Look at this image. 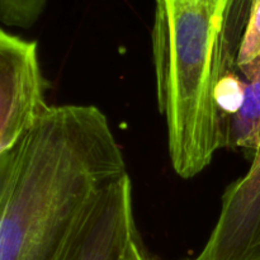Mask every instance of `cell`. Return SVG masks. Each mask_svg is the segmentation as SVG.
I'll list each match as a JSON object with an SVG mask.
<instances>
[{
  "label": "cell",
  "instance_id": "obj_1",
  "mask_svg": "<svg viewBox=\"0 0 260 260\" xmlns=\"http://www.w3.org/2000/svg\"><path fill=\"white\" fill-rule=\"evenodd\" d=\"M126 174L101 109L51 106L0 154V260H62L107 190Z\"/></svg>",
  "mask_w": 260,
  "mask_h": 260
},
{
  "label": "cell",
  "instance_id": "obj_2",
  "mask_svg": "<svg viewBox=\"0 0 260 260\" xmlns=\"http://www.w3.org/2000/svg\"><path fill=\"white\" fill-rule=\"evenodd\" d=\"M251 2L155 0L157 107L167 121L172 165L183 179L197 177L226 145L215 90L223 74L239 70Z\"/></svg>",
  "mask_w": 260,
  "mask_h": 260
},
{
  "label": "cell",
  "instance_id": "obj_3",
  "mask_svg": "<svg viewBox=\"0 0 260 260\" xmlns=\"http://www.w3.org/2000/svg\"><path fill=\"white\" fill-rule=\"evenodd\" d=\"M47 88L37 42L0 30V154L12 149L47 112Z\"/></svg>",
  "mask_w": 260,
  "mask_h": 260
},
{
  "label": "cell",
  "instance_id": "obj_4",
  "mask_svg": "<svg viewBox=\"0 0 260 260\" xmlns=\"http://www.w3.org/2000/svg\"><path fill=\"white\" fill-rule=\"evenodd\" d=\"M139 243L132 182L126 174L107 190L62 260H124Z\"/></svg>",
  "mask_w": 260,
  "mask_h": 260
},
{
  "label": "cell",
  "instance_id": "obj_5",
  "mask_svg": "<svg viewBox=\"0 0 260 260\" xmlns=\"http://www.w3.org/2000/svg\"><path fill=\"white\" fill-rule=\"evenodd\" d=\"M245 96L240 111L226 124L229 149H244L254 156L260 140V61L244 75Z\"/></svg>",
  "mask_w": 260,
  "mask_h": 260
},
{
  "label": "cell",
  "instance_id": "obj_6",
  "mask_svg": "<svg viewBox=\"0 0 260 260\" xmlns=\"http://www.w3.org/2000/svg\"><path fill=\"white\" fill-rule=\"evenodd\" d=\"M245 89L246 80H244V76L239 70L223 74L218 80L215 99L225 124H228L229 119L240 111L244 103Z\"/></svg>",
  "mask_w": 260,
  "mask_h": 260
},
{
  "label": "cell",
  "instance_id": "obj_7",
  "mask_svg": "<svg viewBox=\"0 0 260 260\" xmlns=\"http://www.w3.org/2000/svg\"><path fill=\"white\" fill-rule=\"evenodd\" d=\"M260 61V0L251 2L248 22L238 53V68L245 75Z\"/></svg>",
  "mask_w": 260,
  "mask_h": 260
},
{
  "label": "cell",
  "instance_id": "obj_8",
  "mask_svg": "<svg viewBox=\"0 0 260 260\" xmlns=\"http://www.w3.org/2000/svg\"><path fill=\"white\" fill-rule=\"evenodd\" d=\"M47 0H0V19L9 27L29 28L43 13Z\"/></svg>",
  "mask_w": 260,
  "mask_h": 260
},
{
  "label": "cell",
  "instance_id": "obj_9",
  "mask_svg": "<svg viewBox=\"0 0 260 260\" xmlns=\"http://www.w3.org/2000/svg\"><path fill=\"white\" fill-rule=\"evenodd\" d=\"M124 260H149V258H147V255L145 254L141 243H139L131 249V251H129L128 255L124 258Z\"/></svg>",
  "mask_w": 260,
  "mask_h": 260
},
{
  "label": "cell",
  "instance_id": "obj_10",
  "mask_svg": "<svg viewBox=\"0 0 260 260\" xmlns=\"http://www.w3.org/2000/svg\"><path fill=\"white\" fill-rule=\"evenodd\" d=\"M259 168H260V140H259L258 149H256L255 154H254L253 159H251V165L249 169H259Z\"/></svg>",
  "mask_w": 260,
  "mask_h": 260
}]
</instances>
